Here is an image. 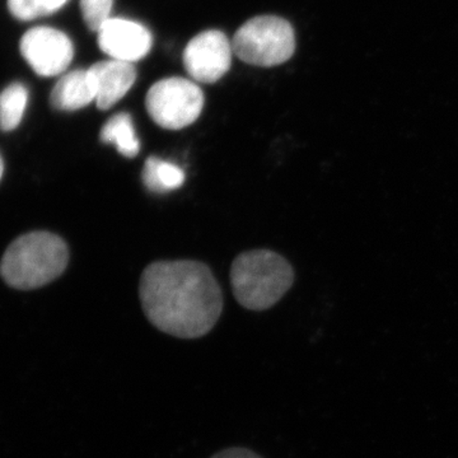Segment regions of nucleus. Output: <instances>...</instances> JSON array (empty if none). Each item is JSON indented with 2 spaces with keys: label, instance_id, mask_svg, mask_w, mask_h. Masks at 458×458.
Segmentation results:
<instances>
[{
  "label": "nucleus",
  "instance_id": "nucleus-4",
  "mask_svg": "<svg viewBox=\"0 0 458 458\" xmlns=\"http://www.w3.org/2000/svg\"><path fill=\"white\" fill-rule=\"evenodd\" d=\"M293 26L278 16H258L243 23L234 33L232 47L246 64L273 68L294 55Z\"/></svg>",
  "mask_w": 458,
  "mask_h": 458
},
{
  "label": "nucleus",
  "instance_id": "nucleus-3",
  "mask_svg": "<svg viewBox=\"0 0 458 458\" xmlns=\"http://www.w3.org/2000/svg\"><path fill=\"white\" fill-rule=\"evenodd\" d=\"M293 282V267L283 256L269 250L243 252L232 265L234 297L241 306L251 311L276 306Z\"/></svg>",
  "mask_w": 458,
  "mask_h": 458
},
{
  "label": "nucleus",
  "instance_id": "nucleus-6",
  "mask_svg": "<svg viewBox=\"0 0 458 458\" xmlns=\"http://www.w3.org/2000/svg\"><path fill=\"white\" fill-rule=\"evenodd\" d=\"M233 47L227 36L219 30L198 33L186 45L183 66L194 82H218L231 68Z\"/></svg>",
  "mask_w": 458,
  "mask_h": 458
},
{
  "label": "nucleus",
  "instance_id": "nucleus-5",
  "mask_svg": "<svg viewBox=\"0 0 458 458\" xmlns=\"http://www.w3.org/2000/svg\"><path fill=\"white\" fill-rule=\"evenodd\" d=\"M148 114L167 131H181L194 123L204 108V93L194 81L171 77L158 81L148 90Z\"/></svg>",
  "mask_w": 458,
  "mask_h": 458
},
{
  "label": "nucleus",
  "instance_id": "nucleus-14",
  "mask_svg": "<svg viewBox=\"0 0 458 458\" xmlns=\"http://www.w3.org/2000/svg\"><path fill=\"white\" fill-rule=\"evenodd\" d=\"M68 0H8L9 12L20 21L49 16L64 7Z\"/></svg>",
  "mask_w": 458,
  "mask_h": 458
},
{
  "label": "nucleus",
  "instance_id": "nucleus-13",
  "mask_svg": "<svg viewBox=\"0 0 458 458\" xmlns=\"http://www.w3.org/2000/svg\"><path fill=\"white\" fill-rule=\"evenodd\" d=\"M29 90L22 83L9 84L0 93V131H12L22 122Z\"/></svg>",
  "mask_w": 458,
  "mask_h": 458
},
{
  "label": "nucleus",
  "instance_id": "nucleus-2",
  "mask_svg": "<svg viewBox=\"0 0 458 458\" xmlns=\"http://www.w3.org/2000/svg\"><path fill=\"white\" fill-rule=\"evenodd\" d=\"M68 262V246L62 238L50 232H32L8 247L0 274L12 288L30 291L59 278Z\"/></svg>",
  "mask_w": 458,
  "mask_h": 458
},
{
  "label": "nucleus",
  "instance_id": "nucleus-17",
  "mask_svg": "<svg viewBox=\"0 0 458 458\" xmlns=\"http://www.w3.org/2000/svg\"><path fill=\"white\" fill-rule=\"evenodd\" d=\"M3 171H4V165H3V159L0 157V180H2Z\"/></svg>",
  "mask_w": 458,
  "mask_h": 458
},
{
  "label": "nucleus",
  "instance_id": "nucleus-15",
  "mask_svg": "<svg viewBox=\"0 0 458 458\" xmlns=\"http://www.w3.org/2000/svg\"><path fill=\"white\" fill-rule=\"evenodd\" d=\"M114 0H81V11L84 23L90 31L98 32L111 18Z\"/></svg>",
  "mask_w": 458,
  "mask_h": 458
},
{
  "label": "nucleus",
  "instance_id": "nucleus-9",
  "mask_svg": "<svg viewBox=\"0 0 458 458\" xmlns=\"http://www.w3.org/2000/svg\"><path fill=\"white\" fill-rule=\"evenodd\" d=\"M96 90V105L105 111L125 98L137 81V68L132 63L102 60L89 68Z\"/></svg>",
  "mask_w": 458,
  "mask_h": 458
},
{
  "label": "nucleus",
  "instance_id": "nucleus-7",
  "mask_svg": "<svg viewBox=\"0 0 458 458\" xmlns=\"http://www.w3.org/2000/svg\"><path fill=\"white\" fill-rule=\"evenodd\" d=\"M21 54L36 74L55 77L63 74L74 57V47L64 32L51 27H35L23 35Z\"/></svg>",
  "mask_w": 458,
  "mask_h": 458
},
{
  "label": "nucleus",
  "instance_id": "nucleus-16",
  "mask_svg": "<svg viewBox=\"0 0 458 458\" xmlns=\"http://www.w3.org/2000/svg\"><path fill=\"white\" fill-rule=\"evenodd\" d=\"M212 458H262L259 456L258 454L252 452L251 450H247V448L242 447H234V448H227V450H223L218 452V454H214Z\"/></svg>",
  "mask_w": 458,
  "mask_h": 458
},
{
  "label": "nucleus",
  "instance_id": "nucleus-10",
  "mask_svg": "<svg viewBox=\"0 0 458 458\" xmlns=\"http://www.w3.org/2000/svg\"><path fill=\"white\" fill-rule=\"evenodd\" d=\"M50 102L55 110L78 111L96 102V90L89 69H75L63 74L51 90Z\"/></svg>",
  "mask_w": 458,
  "mask_h": 458
},
{
  "label": "nucleus",
  "instance_id": "nucleus-8",
  "mask_svg": "<svg viewBox=\"0 0 458 458\" xmlns=\"http://www.w3.org/2000/svg\"><path fill=\"white\" fill-rule=\"evenodd\" d=\"M99 49L111 59L132 63L143 59L152 49V33L146 26L128 18H113L98 32Z\"/></svg>",
  "mask_w": 458,
  "mask_h": 458
},
{
  "label": "nucleus",
  "instance_id": "nucleus-1",
  "mask_svg": "<svg viewBox=\"0 0 458 458\" xmlns=\"http://www.w3.org/2000/svg\"><path fill=\"white\" fill-rule=\"evenodd\" d=\"M141 307L153 327L180 339H198L216 327L223 311L221 286L207 265L158 261L141 276Z\"/></svg>",
  "mask_w": 458,
  "mask_h": 458
},
{
  "label": "nucleus",
  "instance_id": "nucleus-12",
  "mask_svg": "<svg viewBox=\"0 0 458 458\" xmlns=\"http://www.w3.org/2000/svg\"><path fill=\"white\" fill-rule=\"evenodd\" d=\"M143 183L150 192L165 194L181 188L185 182V172L179 165L149 157L144 165Z\"/></svg>",
  "mask_w": 458,
  "mask_h": 458
},
{
  "label": "nucleus",
  "instance_id": "nucleus-11",
  "mask_svg": "<svg viewBox=\"0 0 458 458\" xmlns=\"http://www.w3.org/2000/svg\"><path fill=\"white\" fill-rule=\"evenodd\" d=\"M101 140L106 144H114L120 155L126 158H134L140 150V140L128 113L114 114L107 120L101 131Z\"/></svg>",
  "mask_w": 458,
  "mask_h": 458
}]
</instances>
